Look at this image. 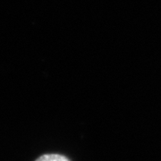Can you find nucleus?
I'll use <instances>...</instances> for the list:
<instances>
[{
    "mask_svg": "<svg viewBox=\"0 0 161 161\" xmlns=\"http://www.w3.org/2000/svg\"><path fill=\"white\" fill-rule=\"evenodd\" d=\"M36 161H70L66 157L60 154H45L40 156Z\"/></svg>",
    "mask_w": 161,
    "mask_h": 161,
    "instance_id": "nucleus-1",
    "label": "nucleus"
}]
</instances>
